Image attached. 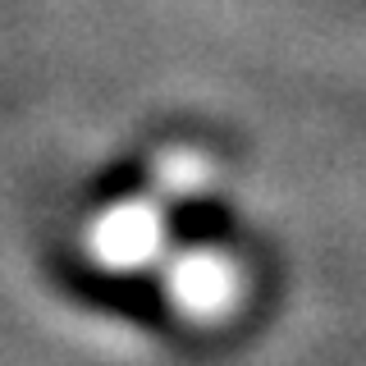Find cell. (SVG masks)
<instances>
[{
	"mask_svg": "<svg viewBox=\"0 0 366 366\" xmlns=\"http://www.w3.org/2000/svg\"><path fill=\"white\" fill-rule=\"evenodd\" d=\"M169 293L188 316L215 320L224 312H234L238 302V270L234 261L215 257V252H192L169 270Z\"/></svg>",
	"mask_w": 366,
	"mask_h": 366,
	"instance_id": "6da1fadb",
	"label": "cell"
},
{
	"mask_svg": "<svg viewBox=\"0 0 366 366\" xmlns=\"http://www.w3.org/2000/svg\"><path fill=\"white\" fill-rule=\"evenodd\" d=\"M156 243H160V220L147 206H124V211L106 215L97 234V247L110 266H137L156 252Z\"/></svg>",
	"mask_w": 366,
	"mask_h": 366,
	"instance_id": "7a4b0ae2",
	"label": "cell"
}]
</instances>
